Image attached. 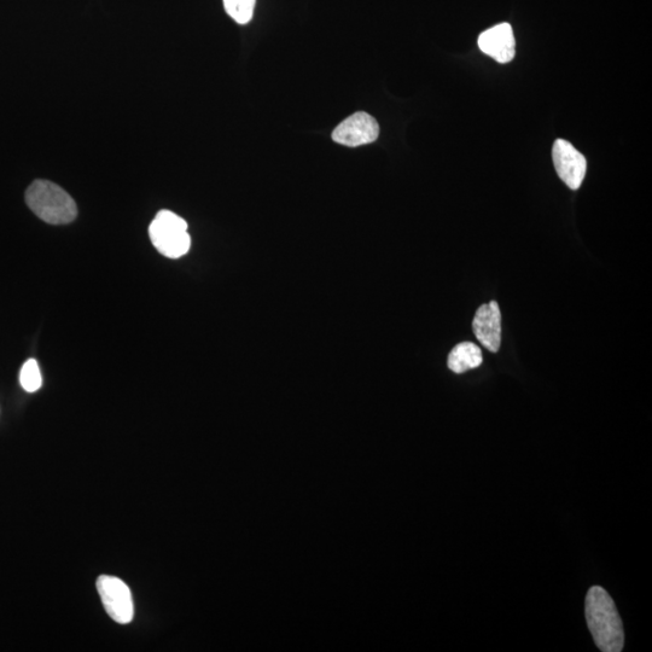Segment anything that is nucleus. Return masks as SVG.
<instances>
[{"instance_id": "obj_1", "label": "nucleus", "mask_w": 652, "mask_h": 652, "mask_svg": "<svg viewBox=\"0 0 652 652\" xmlns=\"http://www.w3.org/2000/svg\"><path fill=\"white\" fill-rule=\"evenodd\" d=\"M586 620L599 650L620 652L624 649V626L613 599L602 587H592L587 593Z\"/></svg>"}, {"instance_id": "obj_2", "label": "nucleus", "mask_w": 652, "mask_h": 652, "mask_svg": "<svg viewBox=\"0 0 652 652\" xmlns=\"http://www.w3.org/2000/svg\"><path fill=\"white\" fill-rule=\"evenodd\" d=\"M26 202L38 218L51 225H66L78 217L77 203L60 186L36 180L27 189Z\"/></svg>"}, {"instance_id": "obj_3", "label": "nucleus", "mask_w": 652, "mask_h": 652, "mask_svg": "<svg viewBox=\"0 0 652 652\" xmlns=\"http://www.w3.org/2000/svg\"><path fill=\"white\" fill-rule=\"evenodd\" d=\"M149 236L157 252L170 259L182 258L191 247L188 224L170 211L157 213L149 226Z\"/></svg>"}, {"instance_id": "obj_4", "label": "nucleus", "mask_w": 652, "mask_h": 652, "mask_svg": "<svg viewBox=\"0 0 652 652\" xmlns=\"http://www.w3.org/2000/svg\"><path fill=\"white\" fill-rule=\"evenodd\" d=\"M97 591L110 619L120 625L132 622L135 616V605H133L130 587L124 581L115 576L102 575L97 580Z\"/></svg>"}, {"instance_id": "obj_5", "label": "nucleus", "mask_w": 652, "mask_h": 652, "mask_svg": "<svg viewBox=\"0 0 652 652\" xmlns=\"http://www.w3.org/2000/svg\"><path fill=\"white\" fill-rule=\"evenodd\" d=\"M553 165L558 177L569 189L578 190L584 182L587 170L585 156L564 139H557L552 150Z\"/></svg>"}, {"instance_id": "obj_6", "label": "nucleus", "mask_w": 652, "mask_h": 652, "mask_svg": "<svg viewBox=\"0 0 652 652\" xmlns=\"http://www.w3.org/2000/svg\"><path fill=\"white\" fill-rule=\"evenodd\" d=\"M378 136H380L378 122L374 116L364 112L349 116L333 132L335 143L351 148L374 143Z\"/></svg>"}, {"instance_id": "obj_7", "label": "nucleus", "mask_w": 652, "mask_h": 652, "mask_svg": "<svg viewBox=\"0 0 652 652\" xmlns=\"http://www.w3.org/2000/svg\"><path fill=\"white\" fill-rule=\"evenodd\" d=\"M473 331L476 339L489 352L499 351L502 345V313L496 301L479 307L474 317Z\"/></svg>"}, {"instance_id": "obj_8", "label": "nucleus", "mask_w": 652, "mask_h": 652, "mask_svg": "<svg viewBox=\"0 0 652 652\" xmlns=\"http://www.w3.org/2000/svg\"><path fill=\"white\" fill-rule=\"evenodd\" d=\"M479 48L483 54L494 58L499 63L511 62L516 54V42L512 27L509 23H500V25L487 29L481 33Z\"/></svg>"}, {"instance_id": "obj_9", "label": "nucleus", "mask_w": 652, "mask_h": 652, "mask_svg": "<svg viewBox=\"0 0 652 652\" xmlns=\"http://www.w3.org/2000/svg\"><path fill=\"white\" fill-rule=\"evenodd\" d=\"M483 363V355L479 346L475 343L463 342L454 347L448 355V369L454 374H464L469 370L479 368Z\"/></svg>"}, {"instance_id": "obj_10", "label": "nucleus", "mask_w": 652, "mask_h": 652, "mask_svg": "<svg viewBox=\"0 0 652 652\" xmlns=\"http://www.w3.org/2000/svg\"><path fill=\"white\" fill-rule=\"evenodd\" d=\"M256 0H224L227 15L240 25H246L253 19Z\"/></svg>"}, {"instance_id": "obj_11", "label": "nucleus", "mask_w": 652, "mask_h": 652, "mask_svg": "<svg viewBox=\"0 0 652 652\" xmlns=\"http://www.w3.org/2000/svg\"><path fill=\"white\" fill-rule=\"evenodd\" d=\"M20 382L23 389L28 393H36L42 387L43 377L36 359H29L23 364L20 374Z\"/></svg>"}]
</instances>
